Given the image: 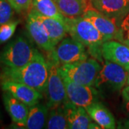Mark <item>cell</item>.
Listing matches in <instances>:
<instances>
[{"label": "cell", "instance_id": "obj_8", "mask_svg": "<svg viewBox=\"0 0 129 129\" xmlns=\"http://www.w3.org/2000/svg\"><path fill=\"white\" fill-rule=\"evenodd\" d=\"M64 80L68 101L73 105L86 108L97 101L98 91L93 86L74 83L66 78Z\"/></svg>", "mask_w": 129, "mask_h": 129}, {"label": "cell", "instance_id": "obj_7", "mask_svg": "<svg viewBox=\"0 0 129 129\" xmlns=\"http://www.w3.org/2000/svg\"><path fill=\"white\" fill-rule=\"evenodd\" d=\"M55 55L60 64H67L87 60L89 53L83 44L70 36L64 37L58 43Z\"/></svg>", "mask_w": 129, "mask_h": 129}, {"label": "cell", "instance_id": "obj_28", "mask_svg": "<svg viewBox=\"0 0 129 129\" xmlns=\"http://www.w3.org/2000/svg\"><path fill=\"white\" fill-rule=\"evenodd\" d=\"M127 85H129V70H128V79H127Z\"/></svg>", "mask_w": 129, "mask_h": 129}, {"label": "cell", "instance_id": "obj_26", "mask_svg": "<svg viewBox=\"0 0 129 129\" xmlns=\"http://www.w3.org/2000/svg\"><path fill=\"white\" fill-rule=\"evenodd\" d=\"M122 96L125 101H129V85L126 86L122 90Z\"/></svg>", "mask_w": 129, "mask_h": 129}, {"label": "cell", "instance_id": "obj_23", "mask_svg": "<svg viewBox=\"0 0 129 129\" xmlns=\"http://www.w3.org/2000/svg\"><path fill=\"white\" fill-rule=\"evenodd\" d=\"M15 10L7 0H0V25L12 20Z\"/></svg>", "mask_w": 129, "mask_h": 129}, {"label": "cell", "instance_id": "obj_4", "mask_svg": "<svg viewBox=\"0 0 129 129\" xmlns=\"http://www.w3.org/2000/svg\"><path fill=\"white\" fill-rule=\"evenodd\" d=\"M102 66L95 58H88L73 64H61L60 70L64 78L74 83L94 86Z\"/></svg>", "mask_w": 129, "mask_h": 129}, {"label": "cell", "instance_id": "obj_10", "mask_svg": "<svg viewBox=\"0 0 129 129\" xmlns=\"http://www.w3.org/2000/svg\"><path fill=\"white\" fill-rule=\"evenodd\" d=\"M1 85L3 91L9 92L29 107L40 103V101L43 98L42 92L24 83L14 81H2L1 82Z\"/></svg>", "mask_w": 129, "mask_h": 129}, {"label": "cell", "instance_id": "obj_16", "mask_svg": "<svg viewBox=\"0 0 129 129\" xmlns=\"http://www.w3.org/2000/svg\"><path fill=\"white\" fill-rule=\"evenodd\" d=\"M30 12L40 22L48 36L55 46H57L58 43L66 37L67 34H68L65 22L55 18L44 16L37 12L33 8L31 9Z\"/></svg>", "mask_w": 129, "mask_h": 129}, {"label": "cell", "instance_id": "obj_19", "mask_svg": "<svg viewBox=\"0 0 129 129\" xmlns=\"http://www.w3.org/2000/svg\"><path fill=\"white\" fill-rule=\"evenodd\" d=\"M49 111L50 108L47 105L40 103L29 107L25 128H45Z\"/></svg>", "mask_w": 129, "mask_h": 129}, {"label": "cell", "instance_id": "obj_21", "mask_svg": "<svg viewBox=\"0 0 129 129\" xmlns=\"http://www.w3.org/2000/svg\"><path fill=\"white\" fill-rule=\"evenodd\" d=\"M32 8L44 16L65 22V17L60 12L54 0H32Z\"/></svg>", "mask_w": 129, "mask_h": 129}, {"label": "cell", "instance_id": "obj_20", "mask_svg": "<svg viewBox=\"0 0 129 129\" xmlns=\"http://www.w3.org/2000/svg\"><path fill=\"white\" fill-rule=\"evenodd\" d=\"M45 128H68L67 112H66V108H65V103L60 106L50 108Z\"/></svg>", "mask_w": 129, "mask_h": 129}, {"label": "cell", "instance_id": "obj_18", "mask_svg": "<svg viewBox=\"0 0 129 129\" xmlns=\"http://www.w3.org/2000/svg\"><path fill=\"white\" fill-rule=\"evenodd\" d=\"M60 12L65 18L83 17L89 8L92 7L90 0H54Z\"/></svg>", "mask_w": 129, "mask_h": 129}, {"label": "cell", "instance_id": "obj_27", "mask_svg": "<svg viewBox=\"0 0 129 129\" xmlns=\"http://www.w3.org/2000/svg\"><path fill=\"white\" fill-rule=\"evenodd\" d=\"M125 108L126 110L129 112V101L126 102V104H125Z\"/></svg>", "mask_w": 129, "mask_h": 129}, {"label": "cell", "instance_id": "obj_22", "mask_svg": "<svg viewBox=\"0 0 129 129\" xmlns=\"http://www.w3.org/2000/svg\"><path fill=\"white\" fill-rule=\"evenodd\" d=\"M19 20H11L0 25V45L9 40L15 32Z\"/></svg>", "mask_w": 129, "mask_h": 129}, {"label": "cell", "instance_id": "obj_12", "mask_svg": "<svg viewBox=\"0 0 129 129\" xmlns=\"http://www.w3.org/2000/svg\"><path fill=\"white\" fill-rule=\"evenodd\" d=\"M103 58L121 65L129 70V47L119 41L108 40L104 42L101 46Z\"/></svg>", "mask_w": 129, "mask_h": 129}, {"label": "cell", "instance_id": "obj_15", "mask_svg": "<svg viewBox=\"0 0 129 129\" xmlns=\"http://www.w3.org/2000/svg\"><path fill=\"white\" fill-rule=\"evenodd\" d=\"M94 9L110 18L119 19L129 13V0H90Z\"/></svg>", "mask_w": 129, "mask_h": 129}, {"label": "cell", "instance_id": "obj_24", "mask_svg": "<svg viewBox=\"0 0 129 129\" xmlns=\"http://www.w3.org/2000/svg\"><path fill=\"white\" fill-rule=\"evenodd\" d=\"M115 39L129 47V13L121 19L119 31Z\"/></svg>", "mask_w": 129, "mask_h": 129}, {"label": "cell", "instance_id": "obj_6", "mask_svg": "<svg viewBox=\"0 0 129 129\" xmlns=\"http://www.w3.org/2000/svg\"><path fill=\"white\" fill-rule=\"evenodd\" d=\"M128 71L121 65L105 60L98 74L94 87L102 90L118 91L127 83Z\"/></svg>", "mask_w": 129, "mask_h": 129}, {"label": "cell", "instance_id": "obj_3", "mask_svg": "<svg viewBox=\"0 0 129 129\" xmlns=\"http://www.w3.org/2000/svg\"><path fill=\"white\" fill-rule=\"evenodd\" d=\"M36 51L26 37L19 36L1 52L0 64L10 68H22L31 61Z\"/></svg>", "mask_w": 129, "mask_h": 129}, {"label": "cell", "instance_id": "obj_5", "mask_svg": "<svg viewBox=\"0 0 129 129\" xmlns=\"http://www.w3.org/2000/svg\"><path fill=\"white\" fill-rule=\"evenodd\" d=\"M50 55V60H48L50 71L45 92L47 99V105L52 108L64 104L68 101L64 78L60 72V63L56 57L55 52Z\"/></svg>", "mask_w": 129, "mask_h": 129}, {"label": "cell", "instance_id": "obj_2", "mask_svg": "<svg viewBox=\"0 0 129 129\" xmlns=\"http://www.w3.org/2000/svg\"><path fill=\"white\" fill-rule=\"evenodd\" d=\"M65 24L70 36L86 47L89 55L102 62L103 58L101 46L106 41L100 32L88 19L83 17L65 18Z\"/></svg>", "mask_w": 129, "mask_h": 129}, {"label": "cell", "instance_id": "obj_9", "mask_svg": "<svg viewBox=\"0 0 129 129\" xmlns=\"http://www.w3.org/2000/svg\"><path fill=\"white\" fill-rule=\"evenodd\" d=\"M83 17L88 20L103 35L105 41L115 39L119 31L118 19L110 18L101 12L90 7L83 14Z\"/></svg>", "mask_w": 129, "mask_h": 129}, {"label": "cell", "instance_id": "obj_25", "mask_svg": "<svg viewBox=\"0 0 129 129\" xmlns=\"http://www.w3.org/2000/svg\"><path fill=\"white\" fill-rule=\"evenodd\" d=\"M17 13L29 12L32 8V0H7Z\"/></svg>", "mask_w": 129, "mask_h": 129}, {"label": "cell", "instance_id": "obj_14", "mask_svg": "<svg viewBox=\"0 0 129 129\" xmlns=\"http://www.w3.org/2000/svg\"><path fill=\"white\" fill-rule=\"evenodd\" d=\"M2 97L5 109L12 120L19 127L25 128L29 107L9 92L4 91Z\"/></svg>", "mask_w": 129, "mask_h": 129}, {"label": "cell", "instance_id": "obj_11", "mask_svg": "<svg viewBox=\"0 0 129 129\" xmlns=\"http://www.w3.org/2000/svg\"><path fill=\"white\" fill-rule=\"evenodd\" d=\"M26 28L32 40L40 48L47 52L50 55L55 52L56 46L52 42L40 22L30 11L28 12L26 19Z\"/></svg>", "mask_w": 129, "mask_h": 129}, {"label": "cell", "instance_id": "obj_17", "mask_svg": "<svg viewBox=\"0 0 129 129\" xmlns=\"http://www.w3.org/2000/svg\"><path fill=\"white\" fill-rule=\"evenodd\" d=\"M85 108L92 120L95 122L101 128L114 129L115 128L114 116L102 103L96 101Z\"/></svg>", "mask_w": 129, "mask_h": 129}, {"label": "cell", "instance_id": "obj_1", "mask_svg": "<svg viewBox=\"0 0 129 129\" xmlns=\"http://www.w3.org/2000/svg\"><path fill=\"white\" fill-rule=\"evenodd\" d=\"M50 64L44 56L37 50L31 61L19 68L2 67L0 72V82L14 81L24 83L45 92L49 76Z\"/></svg>", "mask_w": 129, "mask_h": 129}, {"label": "cell", "instance_id": "obj_13", "mask_svg": "<svg viewBox=\"0 0 129 129\" xmlns=\"http://www.w3.org/2000/svg\"><path fill=\"white\" fill-rule=\"evenodd\" d=\"M65 108L67 112L68 128H101V127L95 122H92V118L88 115L85 108L74 106L69 101L65 103Z\"/></svg>", "mask_w": 129, "mask_h": 129}]
</instances>
